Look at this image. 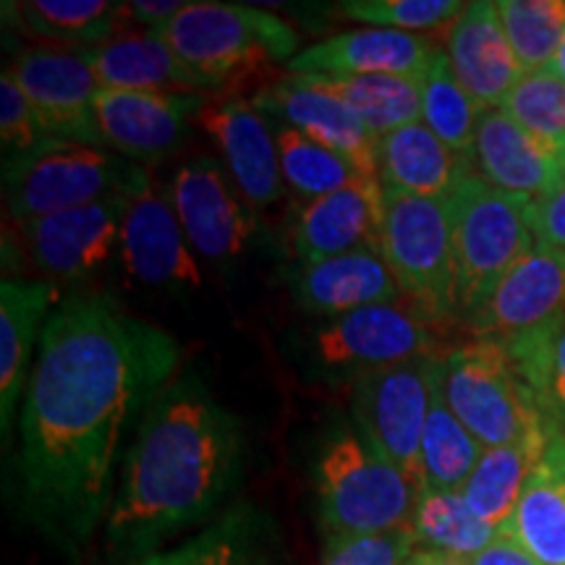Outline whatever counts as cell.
<instances>
[{"mask_svg": "<svg viewBox=\"0 0 565 565\" xmlns=\"http://www.w3.org/2000/svg\"><path fill=\"white\" fill-rule=\"evenodd\" d=\"M196 121L223 154L225 171L252 207H270L282 194L278 141L252 100L228 97L204 105Z\"/></svg>", "mask_w": 565, "mask_h": 565, "instance_id": "obj_18", "label": "cell"}, {"mask_svg": "<svg viewBox=\"0 0 565 565\" xmlns=\"http://www.w3.org/2000/svg\"><path fill=\"white\" fill-rule=\"evenodd\" d=\"M475 171L469 154L450 150L422 121L377 139V181L416 196L445 200Z\"/></svg>", "mask_w": 565, "mask_h": 565, "instance_id": "obj_25", "label": "cell"}, {"mask_svg": "<svg viewBox=\"0 0 565 565\" xmlns=\"http://www.w3.org/2000/svg\"><path fill=\"white\" fill-rule=\"evenodd\" d=\"M286 278L303 312L330 320L374 303H395L404 296L383 254L374 249L341 254L322 263H296Z\"/></svg>", "mask_w": 565, "mask_h": 565, "instance_id": "obj_23", "label": "cell"}, {"mask_svg": "<svg viewBox=\"0 0 565 565\" xmlns=\"http://www.w3.org/2000/svg\"><path fill=\"white\" fill-rule=\"evenodd\" d=\"M437 45L424 34L395 30H353L299 51L288 63L291 76H414L433 61Z\"/></svg>", "mask_w": 565, "mask_h": 565, "instance_id": "obj_21", "label": "cell"}, {"mask_svg": "<svg viewBox=\"0 0 565 565\" xmlns=\"http://www.w3.org/2000/svg\"><path fill=\"white\" fill-rule=\"evenodd\" d=\"M131 196L82 204L21 223L34 267L51 280H82L121 252V233Z\"/></svg>", "mask_w": 565, "mask_h": 565, "instance_id": "obj_14", "label": "cell"}, {"mask_svg": "<svg viewBox=\"0 0 565 565\" xmlns=\"http://www.w3.org/2000/svg\"><path fill=\"white\" fill-rule=\"evenodd\" d=\"M553 427V424H550ZM545 433L526 437L521 443L498 445V448H484L479 458L477 469L471 471L469 482L463 484V500L471 505L479 519L494 529H503L515 511L521 490H524L529 471L534 469L536 458H540L545 440Z\"/></svg>", "mask_w": 565, "mask_h": 565, "instance_id": "obj_29", "label": "cell"}, {"mask_svg": "<svg viewBox=\"0 0 565 565\" xmlns=\"http://www.w3.org/2000/svg\"><path fill=\"white\" fill-rule=\"evenodd\" d=\"M471 565H542L529 550L521 545L515 536L503 526L494 542L487 550H482Z\"/></svg>", "mask_w": 565, "mask_h": 565, "instance_id": "obj_43", "label": "cell"}, {"mask_svg": "<svg viewBox=\"0 0 565 565\" xmlns=\"http://www.w3.org/2000/svg\"><path fill=\"white\" fill-rule=\"evenodd\" d=\"M254 105L282 126L301 131L349 158L370 179H377V137L359 121L349 105L299 76L270 84L254 95Z\"/></svg>", "mask_w": 565, "mask_h": 565, "instance_id": "obj_19", "label": "cell"}, {"mask_svg": "<svg viewBox=\"0 0 565 565\" xmlns=\"http://www.w3.org/2000/svg\"><path fill=\"white\" fill-rule=\"evenodd\" d=\"M150 183L147 168L84 141L45 139L3 162L6 204L19 225L108 196H134Z\"/></svg>", "mask_w": 565, "mask_h": 565, "instance_id": "obj_4", "label": "cell"}, {"mask_svg": "<svg viewBox=\"0 0 565 565\" xmlns=\"http://www.w3.org/2000/svg\"><path fill=\"white\" fill-rule=\"evenodd\" d=\"M171 204L192 249L207 263H231L249 246L257 221L252 204L212 158H192L175 171Z\"/></svg>", "mask_w": 565, "mask_h": 565, "instance_id": "obj_13", "label": "cell"}, {"mask_svg": "<svg viewBox=\"0 0 565 565\" xmlns=\"http://www.w3.org/2000/svg\"><path fill=\"white\" fill-rule=\"evenodd\" d=\"M204 95H150L100 89L95 116L105 147L137 166H158L183 145L189 121L200 118Z\"/></svg>", "mask_w": 565, "mask_h": 565, "instance_id": "obj_15", "label": "cell"}, {"mask_svg": "<svg viewBox=\"0 0 565 565\" xmlns=\"http://www.w3.org/2000/svg\"><path fill=\"white\" fill-rule=\"evenodd\" d=\"M385 189L377 179H362L320 200L303 202L291 223V249L303 265L374 249L383 238Z\"/></svg>", "mask_w": 565, "mask_h": 565, "instance_id": "obj_17", "label": "cell"}, {"mask_svg": "<svg viewBox=\"0 0 565 565\" xmlns=\"http://www.w3.org/2000/svg\"><path fill=\"white\" fill-rule=\"evenodd\" d=\"M505 529L542 565H565V433L557 427H550Z\"/></svg>", "mask_w": 565, "mask_h": 565, "instance_id": "obj_26", "label": "cell"}, {"mask_svg": "<svg viewBox=\"0 0 565 565\" xmlns=\"http://www.w3.org/2000/svg\"><path fill=\"white\" fill-rule=\"evenodd\" d=\"M466 324L475 338L503 345L534 391L565 330V252L529 249Z\"/></svg>", "mask_w": 565, "mask_h": 565, "instance_id": "obj_5", "label": "cell"}, {"mask_svg": "<svg viewBox=\"0 0 565 565\" xmlns=\"http://www.w3.org/2000/svg\"><path fill=\"white\" fill-rule=\"evenodd\" d=\"M181 349L105 294L55 303L19 414V469L32 519L82 545L110 513L124 437L175 380Z\"/></svg>", "mask_w": 565, "mask_h": 565, "instance_id": "obj_1", "label": "cell"}, {"mask_svg": "<svg viewBox=\"0 0 565 565\" xmlns=\"http://www.w3.org/2000/svg\"><path fill=\"white\" fill-rule=\"evenodd\" d=\"M542 414L553 427L565 433V330L557 338L553 353H550L545 372L534 387Z\"/></svg>", "mask_w": 565, "mask_h": 565, "instance_id": "obj_42", "label": "cell"}, {"mask_svg": "<svg viewBox=\"0 0 565 565\" xmlns=\"http://www.w3.org/2000/svg\"><path fill=\"white\" fill-rule=\"evenodd\" d=\"M440 356L387 366L353 380V427L387 458L416 490H424L422 435L433 404L435 372Z\"/></svg>", "mask_w": 565, "mask_h": 565, "instance_id": "obj_10", "label": "cell"}, {"mask_svg": "<svg viewBox=\"0 0 565 565\" xmlns=\"http://www.w3.org/2000/svg\"><path fill=\"white\" fill-rule=\"evenodd\" d=\"M13 17L30 38L89 51L121 32L129 9L108 0H26L13 6Z\"/></svg>", "mask_w": 565, "mask_h": 565, "instance_id": "obj_31", "label": "cell"}, {"mask_svg": "<svg viewBox=\"0 0 565 565\" xmlns=\"http://www.w3.org/2000/svg\"><path fill=\"white\" fill-rule=\"evenodd\" d=\"M412 524L383 534L324 542L322 565H408L414 555Z\"/></svg>", "mask_w": 565, "mask_h": 565, "instance_id": "obj_39", "label": "cell"}, {"mask_svg": "<svg viewBox=\"0 0 565 565\" xmlns=\"http://www.w3.org/2000/svg\"><path fill=\"white\" fill-rule=\"evenodd\" d=\"M443 362V359H440ZM484 445L477 440L461 419L450 412L440 387V364L435 372L433 404H429L427 424L422 435V475L424 490H454L461 492L477 469Z\"/></svg>", "mask_w": 565, "mask_h": 565, "instance_id": "obj_33", "label": "cell"}, {"mask_svg": "<svg viewBox=\"0 0 565 565\" xmlns=\"http://www.w3.org/2000/svg\"><path fill=\"white\" fill-rule=\"evenodd\" d=\"M100 89L150 95H204L212 87L158 32H118L87 51Z\"/></svg>", "mask_w": 565, "mask_h": 565, "instance_id": "obj_24", "label": "cell"}, {"mask_svg": "<svg viewBox=\"0 0 565 565\" xmlns=\"http://www.w3.org/2000/svg\"><path fill=\"white\" fill-rule=\"evenodd\" d=\"M0 139H3L6 158L32 150L47 139L38 113L11 76V71L0 76Z\"/></svg>", "mask_w": 565, "mask_h": 565, "instance_id": "obj_40", "label": "cell"}, {"mask_svg": "<svg viewBox=\"0 0 565 565\" xmlns=\"http://www.w3.org/2000/svg\"><path fill=\"white\" fill-rule=\"evenodd\" d=\"M498 13L524 74L553 66L565 40V0H500Z\"/></svg>", "mask_w": 565, "mask_h": 565, "instance_id": "obj_36", "label": "cell"}, {"mask_svg": "<svg viewBox=\"0 0 565 565\" xmlns=\"http://www.w3.org/2000/svg\"><path fill=\"white\" fill-rule=\"evenodd\" d=\"M121 263L134 280L158 291L186 294L200 288V267L171 196L154 183L131 196L121 233Z\"/></svg>", "mask_w": 565, "mask_h": 565, "instance_id": "obj_16", "label": "cell"}, {"mask_svg": "<svg viewBox=\"0 0 565 565\" xmlns=\"http://www.w3.org/2000/svg\"><path fill=\"white\" fill-rule=\"evenodd\" d=\"M466 3L456 0H345L338 3V17L362 21L374 30L395 32H429L437 26L454 24Z\"/></svg>", "mask_w": 565, "mask_h": 565, "instance_id": "obj_38", "label": "cell"}, {"mask_svg": "<svg viewBox=\"0 0 565 565\" xmlns=\"http://www.w3.org/2000/svg\"><path fill=\"white\" fill-rule=\"evenodd\" d=\"M526 215L536 246L565 252V179L542 200L529 204Z\"/></svg>", "mask_w": 565, "mask_h": 565, "instance_id": "obj_41", "label": "cell"}, {"mask_svg": "<svg viewBox=\"0 0 565 565\" xmlns=\"http://www.w3.org/2000/svg\"><path fill=\"white\" fill-rule=\"evenodd\" d=\"M408 565H471V563L461 561V557L429 553V550H414V555H412V561H408Z\"/></svg>", "mask_w": 565, "mask_h": 565, "instance_id": "obj_45", "label": "cell"}, {"mask_svg": "<svg viewBox=\"0 0 565 565\" xmlns=\"http://www.w3.org/2000/svg\"><path fill=\"white\" fill-rule=\"evenodd\" d=\"M422 87V124L443 139L450 150L469 154L475 152L477 129L484 108L461 87L454 66L440 47L419 76Z\"/></svg>", "mask_w": 565, "mask_h": 565, "instance_id": "obj_34", "label": "cell"}, {"mask_svg": "<svg viewBox=\"0 0 565 565\" xmlns=\"http://www.w3.org/2000/svg\"><path fill=\"white\" fill-rule=\"evenodd\" d=\"M312 351L324 370L362 374L437 356V341L427 317L414 307L374 303L333 317L315 333Z\"/></svg>", "mask_w": 565, "mask_h": 565, "instance_id": "obj_11", "label": "cell"}, {"mask_svg": "<svg viewBox=\"0 0 565 565\" xmlns=\"http://www.w3.org/2000/svg\"><path fill=\"white\" fill-rule=\"evenodd\" d=\"M414 547L461 561H475L500 534L471 511L461 492L422 490L412 515Z\"/></svg>", "mask_w": 565, "mask_h": 565, "instance_id": "obj_32", "label": "cell"}, {"mask_svg": "<svg viewBox=\"0 0 565 565\" xmlns=\"http://www.w3.org/2000/svg\"><path fill=\"white\" fill-rule=\"evenodd\" d=\"M244 427L196 374H181L162 391L137 427L113 498V555L158 553L175 534L207 524L242 479Z\"/></svg>", "mask_w": 565, "mask_h": 565, "instance_id": "obj_2", "label": "cell"}, {"mask_svg": "<svg viewBox=\"0 0 565 565\" xmlns=\"http://www.w3.org/2000/svg\"><path fill=\"white\" fill-rule=\"evenodd\" d=\"M380 254L401 294L422 317H456V259L450 204L385 189Z\"/></svg>", "mask_w": 565, "mask_h": 565, "instance_id": "obj_9", "label": "cell"}, {"mask_svg": "<svg viewBox=\"0 0 565 565\" xmlns=\"http://www.w3.org/2000/svg\"><path fill=\"white\" fill-rule=\"evenodd\" d=\"M500 110L534 137L565 150V79L553 68L529 71L521 76Z\"/></svg>", "mask_w": 565, "mask_h": 565, "instance_id": "obj_37", "label": "cell"}, {"mask_svg": "<svg viewBox=\"0 0 565 565\" xmlns=\"http://www.w3.org/2000/svg\"><path fill=\"white\" fill-rule=\"evenodd\" d=\"M126 9H129L131 19L147 26V32H158L168 21L179 17L186 9V3L183 0H134V3H126Z\"/></svg>", "mask_w": 565, "mask_h": 565, "instance_id": "obj_44", "label": "cell"}, {"mask_svg": "<svg viewBox=\"0 0 565 565\" xmlns=\"http://www.w3.org/2000/svg\"><path fill=\"white\" fill-rule=\"evenodd\" d=\"M445 55L461 87L484 110L500 108L524 76V68L505 38L498 3L490 0L466 3L461 17L450 24Z\"/></svg>", "mask_w": 565, "mask_h": 565, "instance_id": "obj_22", "label": "cell"}, {"mask_svg": "<svg viewBox=\"0 0 565 565\" xmlns=\"http://www.w3.org/2000/svg\"><path fill=\"white\" fill-rule=\"evenodd\" d=\"M356 113L374 137L422 121V87L414 76H299Z\"/></svg>", "mask_w": 565, "mask_h": 565, "instance_id": "obj_30", "label": "cell"}, {"mask_svg": "<svg viewBox=\"0 0 565 565\" xmlns=\"http://www.w3.org/2000/svg\"><path fill=\"white\" fill-rule=\"evenodd\" d=\"M324 542L383 534L412 524L419 490L356 427L335 429L315 463Z\"/></svg>", "mask_w": 565, "mask_h": 565, "instance_id": "obj_3", "label": "cell"}, {"mask_svg": "<svg viewBox=\"0 0 565 565\" xmlns=\"http://www.w3.org/2000/svg\"><path fill=\"white\" fill-rule=\"evenodd\" d=\"M11 76L32 103L47 139L105 147L95 116L100 82L87 51L61 45L26 47L13 61Z\"/></svg>", "mask_w": 565, "mask_h": 565, "instance_id": "obj_12", "label": "cell"}, {"mask_svg": "<svg viewBox=\"0 0 565 565\" xmlns=\"http://www.w3.org/2000/svg\"><path fill=\"white\" fill-rule=\"evenodd\" d=\"M454 223L456 317L469 320L503 275L534 249L529 202L471 173L448 196Z\"/></svg>", "mask_w": 565, "mask_h": 565, "instance_id": "obj_7", "label": "cell"}, {"mask_svg": "<svg viewBox=\"0 0 565 565\" xmlns=\"http://www.w3.org/2000/svg\"><path fill=\"white\" fill-rule=\"evenodd\" d=\"M555 71L557 76H561V79H565V40H563V45H561V51H557V55H555V61H553V66H550Z\"/></svg>", "mask_w": 565, "mask_h": 565, "instance_id": "obj_46", "label": "cell"}, {"mask_svg": "<svg viewBox=\"0 0 565 565\" xmlns=\"http://www.w3.org/2000/svg\"><path fill=\"white\" fill-rule=\"evenodd\" d=\"M471 160L487 183L529 204L565 179V150L534 137L500 108L484 110Z\"/></svg>", "mask_w": 565, "mask_h": 565, "instance_id": "obj_20", "label": "cell"}, {"mask_svg": "<svg viewBox=\"0 0 565 565\" xmlns=\"http://www.w3.org/2000/svg\"><path fill=\"white\" fill-rule=\"evenodd\" d=\"M131 565H282L278 542L265 515L236 505L192 540L141 557Z\"/></svg>", "mask_w": 565, "mask_h": 565, "instance_id": "obj_28", "label": "cell"}, {"mask_svg": "<svg viewBox=\"0 0 565 565\" xmlns=\"http://www.w3.org/2000/svg\"><path fill=\"white\" fill-rule=\"evenodd\" d=\"M440 387L450 412L484 448L521 443L550 427L534 391L494 341L475 338L443 356Z\"/></svg>", "mask_w": 565, "mask_h": 565, "instance_id": "obj_8", "label": "cell"}, {"mask_svg": "<svg viewBox=\"0 0 565 565\" xmlns=\"http://www.w3.org/2000/svg\"><path fill=\"white\" fill-rule=\"evenodd\" d=\"M158 34L212 89L299 55L294 26L254 6L186 3Z\"/></svg>", "mask_w": 565, "mask_h": 565, "instance_id": "obj_6", "label": "cell"}, {"mask_svg": "<svg viewBox=\"0 0 565 565\" xmlns=\"http://www.w3.org/2000/svg\"><path fill=\"white\" fill-rule=\"evenodd\" d=\"M53 282L3 280L0 282V422L9 433L17 414L21 393L30 383V366L34 341H40L42 328L53 312Z\"/></svg>", "mask_w": 565, "mask_h": 565, "instance_id": "obj_27", "label": "cell"}, {"mask_svg": "<svg viewBox=\"0 0 565 565\" xmlns=\"http://www.w3.org/2000/svg\"><path fill=\"white\" fill-rule=\"evenodd\" d=\"M275 141H278L282 183L303 202L320 200L351 183L370 179L345 154L303 137L291 126L275 129Z\"/></svg>", "mask_w": 565, "mask_h": 565, "instance_id": "obj_35", "label": "cell"}]
</instances>
